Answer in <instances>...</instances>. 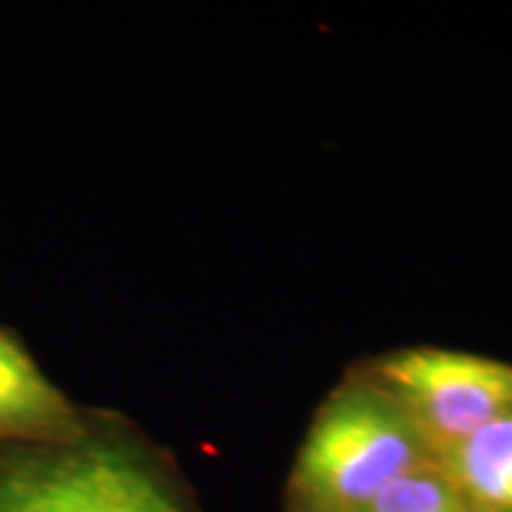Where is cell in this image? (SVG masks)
<instances>
[{
  "mask_svg": "<svg viewBox=\"0 0 512 512\" xmlns=\"http://www.w3.org/2000/svg\"><path fill=\"white\" fill-rule=\"evenodd\" d=\"M463 512H508V510H494V508H479V505H465Z\"/></svg>",
  "mask_w": 512,
  "mask_h": 512,
  "instance_id": "7",
  "label": "cell"
},
{
  "mask_svg": "<svg viewBox=\"0 0 512 512\" xmlns=\"http://www.w3.org/2000/svg\"><path fill=\"white\" fill-rule=\"evenodd\" d=\"M434 463L425 441L375 382L339 389L313 418L292 486L306 510L363 512L387 484Z\"/></svg>",
  "mask_w": 512,
  "mask_h": 512,
  "instance_id": "2",
  "label": "cell"
},
{
  "mask_svg": "<svg viewBox=\"0 0 512 512\" xmlns=\"http://www.w3.org/2000/svg\"><path fill=\"white\" fill-rule=\"evenodd\" d=\"M306 512H335V510H306Z\"/></svg>",
  "mask_w": 512,
  "mask_h": 512,
  "instance_id": "8",
  "label": "cell"
},
{
  "mask_svg": "<svg viewBox=\"0 0 512 512\" xmlns=\"http://www.w3.org/2000/svg\"><path fill=\"white\" fill-rule=\"evenodd\" d=\"M465 505L437 463H427L384 486L363 512H463Z\"/></svg>",
  "mask_w": 512,
  "mask_h": 512,
  "instance_id": "6",
  "label": "cell"
},
{
  "mask_svg": "<svg viewBox=\"0 0 512 512\" xmlns=\"http://www.w3.org/2000/svg\"><path fill=\"white\" fill-rule=\"evenodd\" d=\"M434 463L467 505L512 512V413L467 434Z\"/></svg>",
  "mask_w": 512,
  "mask_h": 512,
  "instance_id": "5",
  "label": "cell"
},
{
  "mask_svg": "<svg viewBox=\"0 0 512 512\" xmlns=\"http://www.w3.org/2000/svg\"><path fill=\"white\" fill-rule=\"evenodd\" d=\"M93 418L43 373L22 335L0 323V444H64Z\"/></svg>",
  "mask_w": 512,
  "mask_h": 512,
  "instance_id": "4",
  "label": "cell"
},
{
  "mask_svg": "<svg viewBox=\"0 0 512 512\" xmlns=\"http://www.w3.org/2000/svg\"><path fill=\"white\" fill-rule=\"evenodd\" d=\"M373 382L408 415L437 460L486 422L512 413V366L470 351L415 347L382 358Z\"/></svg>",
  "mask_w": 512,
  "mask_h": 512,
  "instance_id": "3",
  "label": "cell"
},
{
  "mask_svg": "<svg viewBox=\"0 0 512 512\" xmlns=\"http://www.w3.org/2000/svg\"><path fill=\"white\" fill-rule=\"evenodd\" d=\"M0 512H190L133 441L91 425L64 444H0Z\"/></svg>",
  "mask_w": 512,
  "mask_h": 512,
  "instance_id": "1",
  "label": "cell"
}]
</instances>
